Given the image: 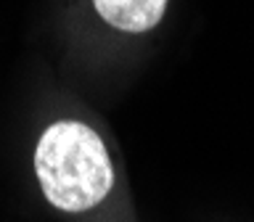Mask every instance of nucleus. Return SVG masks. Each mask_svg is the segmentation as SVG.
<instances>
[{
    "label": "nucleus",
    "mask_w": 254,
    "mask_h": 222,
    "mask_svg": "<svg viewBox=\"0 0 254 222\" xmlns=\"http://www.w3.org/2000/svg\"><path fill=\"white\" fill-rule=\"evenodd\" d=\"M101 19L122 32H148L164 16L170 0H93Z\"/></svg>",
    "instance_id": "obj_2"
},
{
    "label": "nucleus",
    "mask_w": 254,
    "mask_h": 222,
    "mask_svg": "<svg viewBox=\"0 0 254 222\" xmlns=\"http://www.w3.org/2000/svg\"><path fill=\"white\" fill-rule=\"evenodd\" d=\"M35 172L45 198L61 212L98 206L114 185L109 151L82 122H56L35 151Z\"/></svg>",
    "instance_id": "obj_1"
}]
</instances>
